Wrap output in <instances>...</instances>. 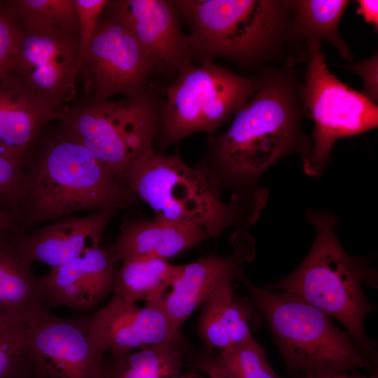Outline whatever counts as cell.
<instances>
[{
	"label": "cell",
	"instance_id": "cell-36",
	"mask_svg": "<svg viewBox=\"0 0 378 378\" xmlns=\"http://www.w3.org/2000/svg\"><path fill=\"white\" fill-rule=\"evenodd\" d=\"M182 378H204V377L197 373L190 372L188 374H183Z\"/></svg>",
	"mask_w": 378,
	"mask_h": 378
},
{
	"label": "cell",
	"instance_id": "cell-32",
	"mask_svg": "<svg viewBox=\"0 0 378 378\" xmlns=\"http://www.w3.org/2000/svg\"><path fill=\"white\" fill-rule=\"evenodd\" d=\"M196 366L208 378H234L214 356H200L197 360Z\"/></svg>",
	"mask_w": 378,
	"mask_h": 378
},
{
	"label": "cell",
	"instance_id": "cell-35",
	"mask_svg": "<svg viewBox=\"0 0 378 378\" xmlns=\"http://www.w3.org/2000/svg\"><path fill=\"white\" fill-rule=\"evenodd\" d=\"M304 378H377V376L368 377L358 374H350L347 372H334L316 376H307Z\"/></svg>",
	"mask_w": 378,
	"mask_h": 378
},
{
	"label": "cell",
	"instance_id": "cell-1",
	"mask_svg": "<svg viewBox=\"0 0 378 378\" xmlns=\"http://www.w3.org/2000/svg\"><path fill=\"white\" fill-rule=\"evenodd\" d=\"M125 182L153 211L154 218L200 227L209 238L229 227L251 225L267 197V190L259 188L236 192L223 202L206 172L188 165L178 151L162 155L153 150L139 157L130 165Z\"/></svg>",
	"mask_w": 378,
	"mask_h": 378
},
{
	"label": "cell",
	"instance_id": "cell-5",
	"mask_svg": "<svg viewBox=\"0 0 378 378\" xmlns=\"http://www.w3.org/2000/svg\"><path fill=\"white\" fill-rule=\"evenodd\" d=\"M265 318L287 368L303 377L334 372L371 369L369 356L332 318L298 295L274 291L237 276Z\"/></svg>",
	"mask_w": 378,
	"mask_h": 378
},
{
	"label": "cell",
	"instance_id": "cell-31",
	"mask_svg": "<svg viewBox=\"0 0 378 378\" xmlns=\"http://www.w3.org/2000/svg\"><path fill=\"white\" fill-rule=\"evenodd\" d=\"M377 55L370 59L351 66L350 69L363 80L364 93L368 99L375 104L377 100Z\"/></svg>",
	"mask_w": 378,
	"mask_h": 378
},
{
	"label": "cell",
	"instance_id": "cell-21",
	"mask_svg": "<svg viewBox=\"0 0 378 378\" xmlns=\"http://www.w3.org/2000/svg\"><path fill=\"white\" fill-rule=\"evenodd\" d=\"M234 279L222 282L200 307L197 332L209 348L222 351L252 335L247 307L234 295Z\"/></svg>",
	"mask_w": 378,
	"mask_h": 378
},
{
	"label": "cell",
	"instance_id": "cell-8",
	"mask_svg": "<svg viewBox=\"0 0 378 378\" xmlns=\"http://www.w3.org/2000/svg\"><path fill=\"white\" fill-rule=\"evenodd\" d=\"M260 81L239 76L205 59L179 69L166 90L160 130L166 145L196 132L214 134L257 91Z\"/></svg>",
	"mask_w": 378,
	"mask_h": 378
},
{
	"label": "cell",
	"instance_id": "cell-9",
	"mask_svg": "<svg viewBox=\"0 0 378 378\" xmlns=\"http://www.w3.org/2000/svg\"><path fill=\"white\" fill-rule=\"evenodd\" d=\"M309 63L303 97L314 120L312 146L303 156V169L319 176L335 142L377 127L378 108L363 93L350 88L328 70L318 39L307 40Z\"/></svg>",
	"mask_w": 378,
	"mask_h": 378
},
{
	"label": "cell",
	"instance_id": "cell-33",
	"mask_svg": "<svg viewBox=\"0 0 378 378\" xmlns=\"http://www.w3.org/2000/svg\"><path fill=\"white\" fill-rule=\"evenodd\" d=\"M356 13L361 15L365 22L371 23L374 29L378 27V1L359 0L357 1Z\"/></svg>",
	"mask_w": 378,
	"mask_h": 378
},
{
	"label": "cell",
	"instance_id": "cell-23",
	"mask_svg": "<svg viewBox=\"0 0 378 378\" xmlns=\"http://www.w3.org/2000/svg\"><path fill=\"white\" fill-rule=\"evenodd\" d=\"M183 358L178 338L104 361V378H182Z\"/></svg>",
	"mask_w": 378,
	"mask_h": 378
},
{
	"label": "cell",
	"instance_id": "cell-34",
	"mask_svg": "<svg viewBox=\"0 0 378 378\" xmlns=\"http://www.w3.org/2000/svg\"><path fill=\"white\" fill-rule=\"evenodd\" d=\"M8 230H20L17 216L0 210V232Z\"/></svg>",
	"mask_w": 378,
	"mask_h": 378
},
{
	"label": "cell",
	"instance_id": "cell-19",
	"mask_svg": "<svg viewBox=\"0 0 378 378\" xmlns=\"http://www.w3.org/2000/svg\"><path fill=\"white\" fill-rule=\"evenodd\" d=\"M209 239L200 227L153 218L125 223L111 246L115 263L134 258L167 260Z\"/></svg>",
	"mask_w": 378,
	"mask_h": 378
},
{
	"label": "cell",
	"instance_id": "cell-18",
	"mask_svg": "<svg viewBox=\"0 0 378 378\" xmlns=\"http://www.w3.org/2000/svg\"><path fill=\"white\" fill-rule=\"evenodd\" d=\"M118 211L112 207L83 217H64L30 234L19 230L18 246L31 264L41 262L51 267L64 265L91 248L99 247L102 234Z\"/></svg>",
	"mask_w": 378,
	"mask_h": 378
},
{
	"label": "cell",
	"instance_id": "cell-10",
	"mask_svg": "<svg viewBox=\"0 0 378 378\" xmlns=\"http://www.w3.org/2000/svg\"><path fill=\"white\" fill-rule=\"evenodd\" d=\"M20 38L8 72L18 76L56 111L75 94L78 34L36 22H20Z\"/></svg>",
	"mask_w": 378,
	"mask_h": 378
},
{
	"label": "cell",
	"instance_id": "cell-17",
	"mask_svg": "<svg viewBox=\"0 0 378 378\" xmlns=\"http://www.w3.org/2000/svg\"><path fill=\"white\" fill-rule=\"evenodd\" d=\"M61 118L16 74L0 78V153L25 167L30 149L50 120Z\"/></svg>",
	"mask_w": 378,
	"mask_h": 378
},
{
	"label": "cell",
	"instance_id": "cell-22",
	"mask_svg": "<svg viewBox=\"0 0 378 378\" xmlns=\"http://www.w3.org/2000/svg\"><path fill=\"white\" fill-rule=\"evenodd\" d=\"M111 286L113 301L145 304H162L166 291L178 275L181 265L154 258H134L122 261Z\"/></svg>",
	"mask_w": 378,
	"mask_h": 378
},
{
	"label": "cell",
	"instance_id": "cell-14",
	"mask_svg": "<svg viewBox=\"0 0 378 378\" xmlns=\"http://www.w3.org/2000/svg\"><path fill=\"white\" fill-rule=\"evenodd\" d=\"M103 13L127 27L158 69L179 70L189 62V38L180 29L172 1H108Z\"/></svg>",
	"mask_w": 378,
	"mask_h": 378
},
{
	"label": "cell",
	"instance_id": "cell-15",
	"mask_svg": "<svg viewBox=\"0 0 378 378\" xmlns=\"http://www.w3.org/2000/svg\"><path fill=\"white\" fill-rule=\"evenodd\" d=\"M232 242L233 250L228 255H206L181 265L171 291L162 302L165 313L177 328H181L222 282L237 279L242 264L254 258L255 242L248 234L237 232Z\"/></svg>",
	"mask_w": 378,
	"mask_h": 378
},
{
	"label": "cell",
	"instance_id": "cell-24",
	"mask_svg": "<svg viewBox=\"0 0 378 378\" xmlns=\"http://www.w3.org/2000/svg\"><path fill=\"white\" fill-rule=\"evenodd\" d=\"M346 0H303L290 2L296 16L298 31L308 39L325 40L332 44L343 57L351 52L338 33L339 22L350 4Z\"/></svg>",
	"mask_w": 378,
	"mask_h": 378
},
{
	"label": "cell",
	"instance_id": "cell-16",
	"mask_svg": "<svg viewBox=\"0 0 378 378\" xmlns=\"http://www.w3.org/2000/svg\"><path fill=\"white\" fill-rule=\"evenodd\" d=\"M114 264L110 247H94L67 263L51 267L38 279L43 307L92 310L111 293Z\"/></svg>",
	"mask_w": 378,
	"mask_h": 378
},
{
	"label": "cell",
	"instance_id": "cell-29",
	"mask_svg": "<svg viewBox=\"0 0 378 378\" xmlns=\"http://www.w3.org/2000/svg\"><path fill=\"white\" fill-rule=\"evenodd\" d=\"M78 20L79 55L78 74L88 52L97 24L108 3V0H75Z\"/></svg>",
	"mask_w": 378,
	"mask_h": 378
},
{
	"label": "cell",
	"instance_id": "cell-20",
	"mask_svg": "<svg viewBox=\"0 0 378 378\" xmlns=\"http://www.w3.org/2000/svg\"><path fill=\"white\" fill-rule=\"evenodd\" d=\"M18 231L0 232V313L28 319L43 305L38 279L18 246Z\"/></svg>",
	"mask_w": 378,
	"mask_h": 378
},
{
	"label": "cell",
	"instance_id": "cell-4",
	"mask_svg": "<svg viewBox=\"0 0 378 378\" xmlns=\"http://www.w3.org/2000/svg\"><path fill=\"white\" fill-rule=\"evenodd\" d=\"M307 216L316 231L309 253L293 272L267 289L293 293L335 318L369 356L374 342L368 337L364 322L376 308L362 285L377 288V272L365 259L344 249L335 234L334 215L310 211Z\"/></svg>",
	"mask_w": 378,
	"mask_h": 378
},
{
	"label": "cell",
	"instance_id": "cell-28",
	"mask_svg": "<svg viewBox=\"0 0 378 378\" xmlns=\"http://www.w3.org/2000/svg\"><path fill=\"white\" fill-rule=\"evenodd\" d=\"M24 166L0 153V210L16 216L24 195Z\"/></svg>",
	"mask_w": 378,
	"mask_h": 378
},
{
	"label": "cell",
	"instance_id": "cell-11",
	"mask_svg": "<svg viewBox=\"0 0 378 378\" xmlns=\"http://www.w3.org/2000/svg\"><path fill=\"white\" fill-rule=\"evenodd\" d=\"M156 63L122 23L102 13L80 74L94 102L122 94L133 97L146 91Z\"/></svg>",
	"mask_w": 378,
	"mask_h": 378
},
{
	"label": "cell",
	"instance_id": "cell-30",
	"mask_svg": "<svg viewBox=\"0 0 378 378\" xmlns=\"http://www.w3.org/2000/svg\"><path fill=\"white\" fill-rule=\"evenodd\" d=\"M20 28L0 1V78L10 68L19 38Z\"/></svg>",
	"mask_w": 378,
	"mask_h": 378
},
{
	"label": "cell",
	"instance_id": "cell-27",
	"mask_svg": "<svg viewBox=\"0 0 378 378\" xmlns=\"http://www.w3.org/2000/svg\"><path fill=\"white\" fill-rule=\"evenodd\" d=\"M216 359L234 378H279L252 335L220 351Z\"/></svg>",
	"mask_w": 378,
	"mask_h": 378
},
{
	"label": "cell",
	"instance_id": "cell-25",
	"mask_svg": "<svg viewBox=\"0 0 378 378\" xmlns=\"http://www.w3.org/2000/svg\"><path fill=\"white\" fill-rule=\"evenodd\" d=\"M27 321L0 313V378H44L29 344Z\"/></svg>",
	"mask_w": 378,
	"mask_h": 378
},
{
	"label": "cell",
	"instance_id": "cell-12",
	"mask_svg": "<svg viewBox=\"0 0 378 378\" xmlns=\"http://www.w3.org/2000/svg\"><path fill=\"white\" fill-rule=\"evenodd\" d=\"M90 319L58 317L44 307L31 312L27 337L44 378H104L105 354L90 337Z\"/></svg>",
	"mask_w": 378,
	"mask_h": 378
},
{
	"label": "cell",
	"instance_id": "cell-13",
	"mask_svg": "<svg viewBox=\"0 0 378 378\" xmlns=\"http://www.w3.org/2000/svg\"><path fill=\"white\" fill-rule=\"evenodd\" d=\"M162 304L111 302L91 316L89 333L103 354L122 355L179 338Z\"/></svg>",
	"mask_w": 378,
	"mask_h": 378
},
{
	"label": "cell",
	"instance_id": "cell-2",
	"mask_svg": "<svg viewBox=\"0 0 378 378\" xmlns=\"http://www.w3.org/2000/svg\"><path fill=\"white\" fill-rule=\"evenodd\" d=\"M301 136L291 89L280 80L263 81L212 140L211 166L200 167L219 192L223 186L249 191L271 165L300 148Z\"/></svg>",
	"mask_w": 378,
	"mask_h": 378
},
{
	"label": "cell",
	"instance_id": "cell-6",
	"mask_svg": "<svg viewBox=\"0 0 378 378\" xmlns=\"http://www.w3.org/2000/svg\"><path fill=\"white\" fill-rule=\"evenodd\" d=\"M60 120L61 136L85 147L124 182L130 165L153 150L160 127L155 99L146 91L118 101L80 102L62 110Z\"/></svg>",
	"mask_w": 378,
	"mask_h": 378
},
{
	"label": "cell",
	"instance_id": "cell-3",
	"mask_svg": "<svg viewBox=\"0 0 378 378\" xmlns=\"http://www.w3.org/2000/svg\"><path fill=\"white\" fill-rule=\"evenodd\" d=\"M136 198L126 183L81 145L60 135L47 143L24 169L19 229L74 214L121 209Z\"/></svg>",
	"mask_w": 378,
	"mask_h": 378
},
{
	"label": "cell",
	"instance_id": "cell-7",
	"mask_svg": "<svg viewBox=\"0 0 378 378\" xmlns=\"http://www.w3.org/2000/svg\"><path fill=\"white\" fill-rule=\"evenodd\" d=\"M176 11L188 20L191 52L246 60L262 53L282 25L285 2L268 0H178Z\"/></svg>",
	"mask_w": 378,
	"mask_h": 378
},
{
	"label": "cell",
	"instance_id": "cell-26",
	"mask_svg": "<svg viewBox=\"0 0 378 378\" xmlns=\"http://www.w3.org/2000/svg\"><path fill=\"white\" fill-rule=\"evenodd\" d=\"M1 2L16 21L50 24L72 33L78 31L75 0H9Z\"/></svg>",
	"mask_w": 378,
	"mask_h": 378
}]
</instances>
